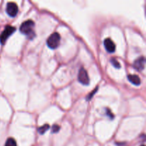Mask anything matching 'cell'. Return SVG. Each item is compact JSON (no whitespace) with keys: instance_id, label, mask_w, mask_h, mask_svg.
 Here are the masks:
<instances>
[{"instance_id":"9","label":"cell","mask_w":146,"mask_h":146,"mask_svg":"<svg viewBox=\"0 0 146 146\" xmlns=\"http://www.w3.org/2000/svg\"><path fill=\"white\" fill-rule=\"evenodd\" d=\"M48 129H49V125H48V124H46V125H42V126L39 127V128L37 129V131H38V132L40 134H44V133H45L46 132Z\"/></svg>"},{"instance_id":"3","label":"cell","mask_w":146,"mask_h":146,"mask_svg":"<svg viewBox=\"0 0 146 146\" xmlns=\"http://www.w3.org/2000/svg\"><path fill=\"white\" fill-rule=\"evenodd\" d=\"M16 29L11 26H7L5 27V29L2 31V33L0 35V42L1 44H4L7 40V38L15 31Z\"/></svg>"},{"instance_id":"4","label":"cell","mask_w":146,"mask_h":146,"mask_svg":"<svg viewBox=\"0 0 146 146\" xmlns=\"http://www.w3.org/2000/svg\"><path fill=\"white\" fill-rule=\"evenodd\" d=\"M78 80L81 84L84 86H88L90 83L89 77H88V73L86 70L84 68H81L78 71Z\"/></svg>"},{"instance_id":"8","label":"cell","mask_w":146,"mask_h":146,"mask_svg":"<svg viewBox=\"0 0 146 146\" xmlns=\"http://www.w3.org/2000/svg\"><path fill=\"white\" fill-rule=\"evenodd\" d=\"M128 79L131 84H133L135 86H139L141 84V78H139V76L137 75H132V74H130L128 76Z\"/></svg>"},{"instance_id":"2","label":"cell","mask_w":146,"mask_h":146,"mask_svg":"<svg viewBox=\"0 0 146 146\" xmlns=\"http://www.w3.org/2000/svg\"><path fill=\"white\" fill-rule=\"evenodd\" d=\"M61 36L57 32L53 33L47 39V46L51 49H55L59 46Z\"/></svg>"},{"instance_id":"10","label":"cell","mask_w":146,"mask_h":146,"mask_svg":"<svg viewBox=\"0 0 146 146\" xmlns=\"http://www.w3.org/2000/svg\"><path fill=\"white\" fill-rule=\"evenodd\" d=\"M4 146H17V142H16V141L14 139V138H9L7 140L5 145Z\"/></svg>"},{"instance_id":"12","label":"cell","mask_w":146,"mask_h":146,"mask_svg":"<svg viewBox=\"0 0 146 146\" xmlns=\"http://www.w3.org/2000/svg\"><path fill=\"white\" fill-rule=\"evenodd\" d=\"M60 130V127L58 126V125H54L52 126V128H51V131H52V133H58V131H59Z\"/></svg>"},{"instance_id":"11","label":"cell","mask_w":146,"mask_h":146,"mask_svg":"<svg viewBox=\"0 0 146 146\" xmlns=\"http://www.w3.org/2000/svg\"><path fill=\"white\" fill-rule=\"evenodd\" d=\"M111 64H113V66L115 68H121V64H120V63L118 62V60H117L116 58H111Z\"/></svg>"},{"instance_id":"1","label":"cell","mask_w":146,"mask_h":146,"mask_svg":"<svg viewBox=\"0 0 146 146\" xmlns=\"http://www.w3.org/2000/svg\"><path fill=\"white\" fill-rule=\"evenodd\" d=\"M34 22L32 20H27L22 23L20 26V31L21 34L30 36V38H33V37L35 36V33L34 31Z\"/></svg>"},{"instance_id":"6","label":"cell","mask_w":146,"mask_h":146,"mask_svg":"<svg viewBox=\"0 0 146 146\" xmlns=\"http://www.w3.org/2000/svg\"><path fill=\"white\" fill-rule=\"evenodd\" d=\"M104 46H105V48L106 49V51L109 53H113L115 51V45L114 44L113 41L111 39V38H106L104 40Z\"/></svg>"},{"instance_id":"5","label":"cell","mask_w":146,"mask_h":146,"mask_svg":"<svg viewBox=\"0 0 146 146\" xmlns=\"http://www.w3.org/2000/svg\"><path fill=\"white\" fill-rule=\"evenodd\" d=\"M7 14L11 17H14L17 16L18 13L19 9L17 4L14 2H9L7 4V8H6Z\"/></svg>"},{"instance_id":"13","label":"cell","mask_w":146,"mask_h":146,"mask_svg":"<svg viewBox=\"0 0 146 146\" xmlns=\"http://www.w3.org/2000/svg\"><path fill=\"white\" fill-rule=\"evenodd\" d=\"M141 146H145V145H141Z\"/></svg>"},{"instance_id":"7","label":"cell","mask_w":146,"mask_h":146,"mask_svg":"<svg viewBox=\"0 0 146 146\" xmlns=\"http://www.w3.org/2000/svg\"><path fill=\"white\" fill-rule=\"evenodd\" d=\"M145 59L143 56H141L137 58L133 63V66L136 68L138 71H143L145 68Z\"/></svg>"}]
</instances>
